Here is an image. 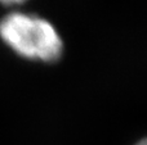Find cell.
<instances>
[{"label":"cell","mask_w":147,"mask_h":145,"mask_svg":"<svg viewBox=\"0 0 147 145\" xmlns=\"http://www.w3.org/2000/svg\"><path fill=\"white\" fill-rule=\"evenodd\" d=\"M0 40L28 61L54 63L63 54V40L48 19L36 14L12 12L0 19Z\"/></svg>","instance_id":"1"},{"label":"cell","mask_w":147,"mask_h":145,"mask_svg":"<svg viewBox=\"0 0 147 145\" xmlns=\"http://www.w3.org/2000/svg\"><path fill=\"white\" fill-rule=\"evenodd\" d=\"M27 0H0V4L3 5H20Z\"/></svg>","instance_id":"2"},{"label":"cell","mask_w":147,"mask_h":145,"mask_svg":"<svg viewBox=\"0 0 147 145\" xmlns=\"http://www.w3.org/2000/svg\"><path fill=\"white\" fill-rule=\"evenodd\" d=\"M134 145H147V138H143V139H141L140 141H137Z\"/></svg>","instance_id":"3"}]
</instances>
